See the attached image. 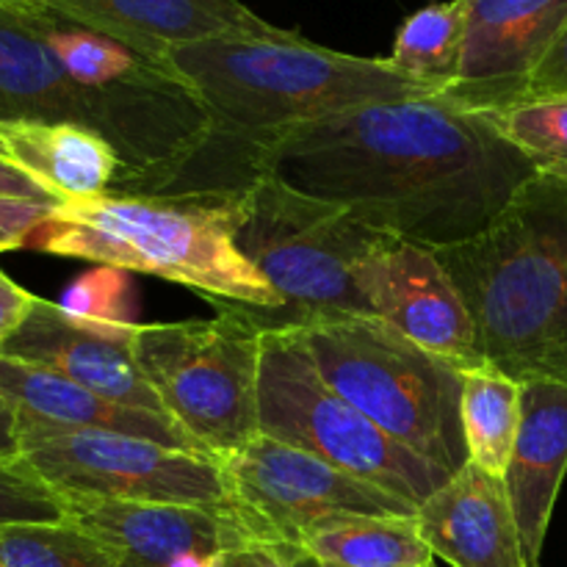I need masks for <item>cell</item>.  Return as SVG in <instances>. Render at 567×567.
<instances>
[{
	"label": "cell",
	"mask_w": 567,
	"mask_h": 567,
	"mask_svg": "<svg viewBox=\"0 0 567 567\" xmlns=\"http://www.w3.org/2000/svg\"><path fill=\"white\" fill-rule=\"evenodd\" d=\"M460 419L468 463L504 480L520 424V382L491 365L465 369Z\"/></svg>",
	"instance_id": "7402d4cb"
},
{
	"label": "cell",
	"mask_w": 567,
	"mask_h": 567,
	"mask_svg": "<svg viewBox=\"0 0 567 567\" xmlns=\"http://www.w3.org/2000/svg\"><path fill=\"white\" fill-rule=\"evenodd\" d=\"M131 349L166 413L210 457L258 435L260 330L241 310L221 302L216 319L133 324Z\"/></svg>",
	"instance_id": "ba28073f"
},
{
	"label": "cell",
	"mask_w": 567,
	"mask_h": 567,
	"mask_svg": "<svg viewBox=\"0 0 567 567\" xmlns=\"http://www.w3.org/2000/svg\"><path fill=\"white\" fill-rule=\"evenodd\" d=\"M61 502L66 520L92 535L120 567H225L233 554L260 543H282L238 504Z\"/></svg>",
	"instance_id": "8fae6325"
},
{
	"label": "cell",
	"mask_w": 567,
	"mask_h": 567,
	"mask_svg": "<svg viewBox=\"0 0 567 567\" xmlns=\"http://www.w3.org/2000/svg\"><path fill=\"white\" fill-rule=\"evenodd\" d=\"M131 336L133 324L127 321L83 319L37 297L28 319L0 354L48 365L122 408L172 419L133 358Z\"/></svg>",
	"instance_id": "5bb4252c"
},
{
	"label": "cell",
	"mask_w": 567,
	"mask_h": 567,
	"mask_svg": "<svg viewBox=\"0 0 567 567\" xmlns=\"http://www.w3.org/2000/svg\"><path fill=\"white\" fill-rule=\"evenodd\" d=\"M258 435L316 454L415 509L452 480L327 385L299 330L260 332Z\"/></svg>",
	"instance_id": "52a82bcc"
},
{
	"label": "cell",
	"mask_w": 567,
	"mask_h": 567,
	"mask_svg": "<svg viewBox=\"0 0 567 567\" xmlns=\"http://www.w3.org/2000/svg\"><path fill=\"white\" fill-rule=\"evenodd\" d=\"M20 457V435H17V413L0 396V460Z\"/></svg>",
	"instance_id": "d6a6232c"
},
{
	"label": "cell",
	"mask_w": 567,
	"mask_h": 567,
	"mask_svg": "<svg viewBox=\"0 0 567 567\" xmlns=\"http://www.w3.org/2000/svg\"><path fill=\"white\" fill-rule=\"evenodd\" d=\"M302 548L327 567L435 565L415 515H336L308 529Z\"/></svg>",
	"instance_id": "44dd1931"
},
{
	"label": "cell",
	"mask_w": 567,
	"mask_h": 567,
	"mask_svg": "<svg viewBox=\"0 0 567 567\" xmlns=\"http://www.w3.org/2000/svg\"><path fill=\"white\" fill-rule=\"evenodd\" d=\"M236 249L280 297L277 310H241L260 332L302 330L330 316H369L358 269L385 233L371 230L347 208L305 197L271 177H252L227 192Z\"/></svg>",
	"instance_id": "5b68a950"
},
{
	"label": "cell",
	"mask_w": 567,
	"mask_h": 567,
	"mask_svg": "<svg viewBox=\"0 0 567 567\" xmlns=\"http://www.w3.org/2000/svg\"><path fill=\"white\" fill-rule=\"evenodd\" d=\"M324 567H327V565H324ZM430 567H435V565H430Z\"/></svg>",
	"instance_id": "d590c367"
},
{
	"label": "cell",
	"mask_w": 567,
	"mask_h": 567,
	"mask_svg": "<svg viewBox=\"0 0 567 567\" xmlns=\"http://www.w3.org/2000/svg\"><path fill=\"white\" fill-rule=\"evenodd\" d=\"M70 122L111 144L103 97L70 78L44 37V9L0 6V125Z\"/></svg>",
	"instance_id": "9a60e30c"
},
{
	"label": "cell",
	"mask_w": 567,
	"mask_h": 567,
	"mask_svg": "<svg viewBox=\"0 0 567 567\" xmlns=\"http://www.w3.org/2000/svg\"><path fill=\"white\" fill-rule=\"evenodd\" d=\"M50 0H0V6H22V9H48Z\"/></svg>",
	"instance_id": "836d02e7"
},
{
	"label": "cell",
	"mask_w": 567,
	"mask_h": 567,
	"mask_svg": "<svg viewBox=\"0 0 567 567\" xmlns=\"http://www.w3.org/2000/svg\"><path fill=\"white\" fill-rule=\"evenodd\" d=\"M120 269L94 271V275L81 277L75 286L70 288V293L64 297L61 308L70 310V313L83 316V319H103V321H122L120 319Z\"/></svg>",
	"instance_id": "4316f807"
},
{
	"label": "cell",
	"mask_w": 567,
	"mask_h": 567,
	"mask_svg": "<svg viewBox=\"0 0 567 567\" xmlns=\"http://www.w3.org/2000/svg\"><path fill=\"white\" fill-rule=\"evenodd\" d=\"M299 336L327 385L393 441L452 476L468 463L460 419L463 365L374 316H330Z\"/></svg>",
	"instance_id": "8992f818"
},
{
	"label": "cell",
	"mask_w": 567,
	"mask_h": 567,
	"mask_svg": "<svg viewBox=\"0 0 567 567\" xmlns=\"http://www.w3.org/2000/svg\"><path fill=\"white\" fill-rule=\"evenodd\" d=\"M435 255L491 369L567 385V181L532 177L485 233Z\"/></svg>",
	"instance_id": "7a4b0ae2"
},
{
	"label": "cell",
	"mask_w": 567,
	"mask_h": 567,
	"mask_svg": "<svg viewBox=\"0 0 567 567\" xmlns=\"http://www.w3.org/2000/svg\"><path fill=\"white\" fill-rule=\"evenodd\" d=\"M415 524L430 551L454 567H529L507 482L474 463L415 509Z\"/></svg>",
	"instance_id": "e0dca14e"
},
{
	"label": "cell",
	"mask_w": 567,
	"mask_h": 567,
	"mask_svg": "<svg viewBox=\"0 0 567 567\" xmlns=\"http://www.w3.org/2000/svg\"><path fill=\"white\" fill-rule=\"evenodd\" d=\"M0 153L61 203L100 197L120 177L114 147L89 127L70 122L0 125Z\"/></svg>",
	"instance_id": "ffe728a7"
},
{
	"label": "cell",
	"mask_w": 567,
	"mask_h": 567,
	"mask_svg": "<svg viewBox=\"0 0 567 567\" xmlns=\"http://www.w3.org/2000/svg\"><path fill=\"white\" fill-rule=\"evenodd\" d=\"M502 136L540 175L567 181V94L524 97L491 111Z\"/></svg>",
	"instance_id": "cb8c5ba5"
},
{
	"label": "cell",
	"mask_w": 567,
	"mask_h": 567,
	"mask_svg": "<svg viewBox=\"0 0 567 567\" xmlns=\"http://www.w3.org/2000/svg\"><path fill=\"white\" fill-rule=\"evenodd\" d=\"M540 94H567V31L563 33L551 53L546 55L532 81L526 83L524 97H540ZM520 97V100H524Z\"/></svg>",
	"instance_id": "4dcf8cb0"
},
{
	"label": "cell",
	"mask_w": 567,
	"mask_h": 567,
	"mask_svg": "<svg viewBox=\"0 0 567 567\" xmlns=\"http://www.w3.org/2000/svg\"><path fill=\"white\" fill-rule=\"evenodd\" d=\"M0 396L11 404L17 419L78 426V430L122 432V435L147 437V441L164 443L172 449L208 454L172 419L122 408V404L109 402L89 388L78 385L70 377L59 374L48 365L28 363V360L0 354Z\"/></svg>",
	"instance_id": "d6986e66"
},
{
	"label": "cell",
	"mask_w": 567,
	"mask_h": 567,
	"mask_svg": "<svg viewBox=\"0 0 567 567\" xmlns=\"http://www.w3.org/2000/svg\"><path fill=\"white\" fill-rule=\"evenodd\" d=\"M0 155H3V153H0Z\"/></svg>",
	"instance_id": "8d00e7d4"
},
{
	"label": "cell",
	"mask_w": 567,
	"mask_h": 567,
	"mask_svg": "<svg viewBox=\"0 0 567 567\" xmlns=\"http://www.w3.org/2000/svg\"><path fill=\"white\" fill-rule=\"evenodd\" d=\"M0 567H6V565H3V563H0Z\"/></svg>",
	"instance_id": "e575fe53"
},
{
	"label": "cell",
	"mask_w": 567,
	"mask_h": 567,
	"mask_svg": "<svg viewBox=\"0 0 567 567\" xmlns=\"http://www.w3.org/2000/svg\"><path fill=\"white\" fill-rule=\"evenodd\" d=\"M166 64L208 109L210 150L230 147L244 166L249 147L291 127L369 103L435 94L388 59L338 53L293 31L186 44L169 50Z\"/></svg>",
	"instance_id": "3957f363"
},
{
	"label": "cell",
	"mask_w": 567,
	"mask_h": 567,
	"mask_svg": "<svg viewBox=\"0 0 567 567\" xmlns=\"http://www.w3.org/2000/svg\"><path fill=\"white\" fill-rule=\"evenodd\" d=\"M565 474L567 385L554 380L520 382V424L504 482L529 567H540L543 543Z\"/></svg>",
	"instance_id": "ac0fdd59"
},
{
	"label": "cell",
	"mask_w": 567,
	"mask_h": 567,
	"mask_svg": "<svg viewBox=\"0 0 567 567\" xmlns=\"http://www.w3.org/2000/svg\"><path fill=\"white\" fill-rule=\"evenodd\" d=\"M25 247L164 277L205 293L216 305L280 308V297L236 249L227 192H105L64 199L31 233Z\"/></svg>",
	"instance_id": "277c9868"
},
{
	"label": "cell",
	"mask_w": 567,
	"mask_h": 567,
	"mask_svg": "<svg viewBox=\"0 0 567 567\" xmlns=\"http://www.w3.org/2000/svg\"><path fill=\"white\" fill-rule=\"evenodd\" d=\"M247 166L430 249L485 233L540 175L491 111L446 94L369 103L291 127L249 147Z\"/></svg>",
	"instance_id": "6da1fadb"
},
{
	"label": "cell",
	"mask_w": 567,
	"mask_h": 567,
	"mask_svg": "<svg viewBox=\"0 0 567 567\" xmlns=\"http://www.w3.org/2000/svg\"><path fill=\"white\" fill-rule=\"evenodd\" d=\"M465 39L446 97L496 111L524 97L526 83L567 31V0H463Z\"/></svg>",
	"instance_id": "4fadbf2b"
},
{
	"label": "cell",
	"mask_w": 567,
	"mask_h": 567,
	"mask_svg": "<svg viewBox=\"0 0 567 567\" xmlns=\"http://www.w3.org/2000/svg\"><path fill=\"white\" fill-rule=\"evenodd\" d=\"M0 197L31 199V203H48V205L61 203V199H55L48 188L39 186L28 172H22L20 166H14L9 158H3V155H0Z\"/></svg>",
	"instance_id": "1f68e13d"
},
{
	"label": "cell",
	"mask_w": 567,
	"mask_h": 567,
	"mask_svg": "<svg viewBox=\"0 0 567 567\" xmlns=\"http://www.w3.org/2000/svg\"><path fill=\"white\" fill-rule=\"evenodd\" d=\"M463 0L432 3L404 20L388 61L402 75L413 78L424 89L441 94L457 81L460 59H463Z\"/></svg>",
	"instance_id": "603a6c76"
},
{
	"label": "cell",
	"mask_w": 567,
	"mask_h": 567,
	"mask_svg": "<svg viewBox=\"0 0 567 567\" xmlns=\"http://www.w3.org/2000/svg\"><path fill=\"white\" fill-rule=\"evenodd\" d=\"M48 9L158 61H166L169 50L210 39L288 33L260 20L241 0H50Z\"/></svg>",
	"instance_id": "2e32d148"
},
{
	"label": "cell",
	"mask_w": 567,
	"mask_h": 567,
	"mask_svg": "<svg viewBox=\"0 0 567 567\" xmlns=\"http://www.w3.org/2000/svg\"><path fill=\"white\" fill-rule=\"evenodd\" d=\"M0 563L6 567H120L72 520L0 526Z\"/></svg>",
	"instance_id": "d4e9b609"
},
{
	"label": "cell",
	"mask_w": 567,
	"mask_h": 567,
	"mask_svg": "<svg viewBox=\"0 0 567 567\" xmlns=\"http://www.w3.org/2000/svg\"><path fill=\"white\" fill-rule=\"evenodd\" d=\"M225 567H324L310 557L297 543H260V546L238 551L227 559Z\"/></svg>",
	"instance_id": "f1b7e54d"
},
{
	"label": "cell",
	"mask_w": 567,
	"mask_h": 567,
	"mask_svg": "<svg viewBox=\"0 0 567 567\" xmlns=\"http://www.w3.org/2000/svg\"><path fill=\"white\" fill-rule=\"evenodd\" d=\"M55 205L31 203V199L0 197V252L25 247L31 233L53 214Z\"/></svg>",
	"instance_id": "83f0119b"
},
{
	"label": "cell",
	"mask_w": 567,
	"mask_h": 567,
	"mask_svg": "<svg viewBox=\"0 0 567 567\" xmlns=\"http://www.w3.org/2000/svg\"><path fill=\"white\" fill-rule=\"evenodd\" d=\"M221 465L238 507L282 543L302 546L308 529L336 515H415L404 498L275 437L255 435Z\"/></svg>",
	"instance_id": "30bf717a"
},
{
	"label": "cell",
	"mask_w": 567,
	"mask_h": 567,
	"mask_svg": "<svg viewBox=\"0 0 567 567\" xmlns=\"http://www.w3.org/2000/svg\"><path fill=\"white\" fill-rule=\"evenodd\" d=\"M358 286L369 316L382 319L419 347L463 369L487 365L476 343L474 319L435 249L382 238L358 269Z\"/></svg>",
	"instance_id": "7c38bea8"
},
{
	"label": "cell",
	"mask_w": 567,
	"mask_h": 567,
	"mask_svg": "<svg viewBox=\"0 0 567 567\" xmlns=\"http://www.w3.org/2000/svg\"><path fill=\"white\" fill-rule=\"evenodd\" d=\"M20 463L61 498L236 504L221 460L147 437L17 419Z\"/></svg>",
	"instance_id": "9c48e42d"
},
{
	"label": "cell",
	"mask_w": 567,
	"mask_h": 567,
	"mask_svg": "<svg viewBox=\"0 0 567 567\" xmlns=\"http://www.w3.org/2000/svg\"><path fill=\"white\" fill-rule=\"evenodd\" d=\"M33 302H37V297L31 291L20 288L6 271H0V349L20 330L22 321L31 313Z\"/></svg>",
	"instance_id": "f546056e"
},
{
	"label": "cell",
	"mask_w": 567,
	"mask_h": 567,
	"mask_svg": "<svg viewBox=\"0 0 567 567\" xmlns=\"http://www.w3.org/2000/svg\"><path fill=\"white\" fill-rule=\"evenodd\" d=\"M66 507L20 460H0V526L61 524Z\"/></svg>",
	"instance_id": "484cf974"
}]
</instances>
